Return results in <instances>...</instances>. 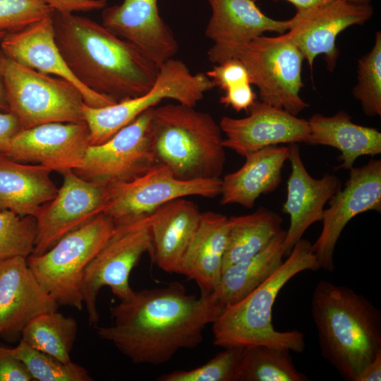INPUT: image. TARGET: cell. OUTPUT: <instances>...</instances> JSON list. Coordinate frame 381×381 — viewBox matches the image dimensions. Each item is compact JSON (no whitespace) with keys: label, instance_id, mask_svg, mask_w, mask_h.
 <instances>
[{"label":"cell","instance_id":"ffe728a7","mask_svg":"<svg viewBox=\"0 0 381 381\" xmlns=\"http://www.w3.org/2000/svg\"><path fill=\"white\" fill-rule=\"evenodd\" d=\"M102 25L138 47L159 68L178 52L177 40L159 15L157 0H123L105 7Z\"/></svg>","mask_w":381,"mask_h":381},{"label":"cell","instance_id":"60d3db41","mask_svg":"<svg viewBox=\"0 0 381 381\" xmlns=\"http://www.w3.org/2000/svg\"><path fill=\"white\" fill-rule=\"evenodd\" d=\"M18 118L11 111H0V157H6L13 137L21 131Z\"/></svg>","mask_w":381,"mask_h":381},{"label":"cell","instance_id":"836d02e7","mask_svg":"<svg viewBox=\"0 0 381 381\" xmlns=\"http://www.w3.org/2000/svg\"><path fill=\"white\" fill-rule=\"evenodd\" d=\"M35 236L34 217L0 210V260L14 257L27 258L32 253Z\"/></svg>","mask_w":381,"mask_h":381},{"label":"cell","instance_id":"f1b7e54d","mask_svg":"<svg viewBox=\"0 0 381 381\" xmlns=\"http://www.w3.org/2000/svg\"><path fill=\"white\" fill-rule=\"evenodd\" d=\"M282 222L279 214L263 207L251 214L229 217L222 272L265 248L283 230Z\"/></svg>","mask_w":381,"mask_h":381},{"label":"cell","instance_id":"7402d4cb","mask_svg":"<svg viewBox=\"0 0 381 381\" xmlns=\"http://www.w3.org/2000/svg\"><path fill=\"white\" fill-rule=\"evenodd\" d=\"M214 87L205 73H193L182 61L172 58L159 68L157 78L149 90L112 105L110 116L115 124L123 127L164 99L195 107L205 92Z\"/></svg>","mask_w":381,"mask_h":381},{"label":"cell","instance_id":"bcb514c9","mask_svg":"<svg viewBox=\"0 0 381 381\" xmlns=\"http://www.w3.org/2000/svg\"><path fill=\"white\" fill-rule=\"evenodd\" d=\"M6 32L5 31H0V42L2 40V39L5 37V35H6Z\"/></svg>","mask_w":381,"mask_h":381},{"label":"cell","instance_id":"ba28073f","mask_svg":"<svg viewBox=\"0 0 381 381\" xmlns=\"http://www.w3.org/2000/svg\"><path fill=\"white\" fill-rule=\"evenodd\" d=\"M230 59L239 60L246 67L260 101L294 116L309 107L300 96L304 58L286 33L259 36L228 52L223 61Z\"/></svg>","mask_w":381,"mask_h":381},{"label":"cell","instance_id":"8d00e7d4","mask_svg":"<svg viewBox=\"0 0 381 381\" xmlns=\"http://www.w3.org/2000/svg\"><path fill=\"white\" fill-rule=\"evenodd\" d=\"M205 74L215 87H219L224 91L238 85L250 84L246 67L236 59H230L215 64Z\"/></svg>","mask_w":381,"mask_h":381},{"label":"cell","instance_id":"ab89813d","mask_svg":"<svg viewBox=\"0 0 381 381\" xmlns=\"http://www.w3.org/2000/svg\"><path fill=\"white\" fill-rule=\"evenodd\" d=\"M54 11L61 13L89 11L104 8L107 0H40Z\"/></svg>","mask_w":381,"mask_h":381},{"label":"cell","instance_id":"cb8c5ba5","mask_svg":"<svg viewBox=\"0 0 381 381\" xmlns=\"http://www.w3.org/2000/svg\"><path fill=\"white\" fill-rule=\"evenodd\" d=\"M289 156V146H270L248 155L243 165L222 179L220 204L252 208L256 200L275 190Z\"/></svg>","mask_w":381,"mask_h":381},{"label":"cell","instance_id":"484cf974","mask_svg":"<svg viewBox=\"0 0 381 381\" xmlns=\"http://www.w3.org/2000/svg\"><path fill=\"white\" fill-rule=\"evenodd\" d=\"M51 172L40 164L0 157V210L35 217L58 191Z\"/></svg>","mask_w":381,"mask_h":381},{"label":"cell","instance_id":"4dcf8cb0","mask_svg":"<svg viewBox=\"0 0 381 381\" xmlns=\"http://www.w3.org/2000/svg\"><path fill=\"white\" fill-rule=\"evenodd\" d=\"M290 351L264 345L244 347L235 381H308Z\"/></svg>","mask_w":381,"mask_h":381},{"label":"cell","instance_id":"ac0fdd59","mask_svg":"<svg viewBox=\"0 0 381 381\" xmlns=\"http://www.w3.org/2000/svg\"><path fill=\"white\" fill-rule=\"evenodd\" d=\"M0 49L6 56L23 66L74 83L89 107L101 108L116 103L110 97L85 89L73 75L56 43L52 15L7 32L0 42Z\"/></svg>","mask_w":381,"mask_h":381},{"label":"cell","instance_id":"f546056e","mask_svg":"<svg viewBox=\"0 0 381 381\" xmlns=\"http://www.w3.org/2000/svg\"><path fill=\"white\" fill-rule=\"evenodd\" d=\"M78 323L56 310L42 313L29 321L21 331V341L63 363H69L76 339Z\"/></svg>","mask_w":381,"mask_h":381},{"label":"cell","instance_id":"7c38bea8","mask_svg":"<svg viewBox=\"0 0 381 381\" xmlns=\"http://www.w3.org/2000/svg\"><path fill=\"white\" fill-rule=\"evenodd\" d=\"M328 204L321 221V232L311 243V250L320 268L332 272L335 246L349 222L365 212H381V161L372 159L362 167L349 169L344 187L334 194Z\"/></svg>","mask_w":381,"mask_h":381},{"label":"cell","instance_id":"d590c367","mask_svg":"<svg viewBox=\"0 0 381 381\" xmlns=\"http://www.w3.org/2000/svg\"><path fill=\"white\" fill-rule=\"evenodd\" d=\"M54 11L40 0H0V31L23 29L52 16Z\"/></svg>","mask_w":381,"mask_h":381},{"label":"cell","instance_id":"74e56055","mask_svg":"<svg viewBox=\"0 0 381 381\" xmlns=\"http://www.w3.org/2000/svg\"><path fill=\"white\" fill-rule=\"evenodd\" d=\"M24 363L9 349L0 346V381H32Z\"/></svg>","mask_w":381,"mask_h":381},{"label":"cell","instance_id":"e575fe53","mask_svg":"<svg viewBox=\"0 0 381 381\" xmlns=\"http://www.w3.org/2000/svg\"><path fill=\"white\" fill-rule=\"evenodd\" d=\"M244 347H229L205 364L189 370H174L158 381H235Z\"/></svg>","mask_w":381,"mask_h":381},{"label":"cell","instance_id":"1f68e13d","mask_svg":"<svg viewBox=\"0 0 381 381\" xmlns=\"http://www.w3.org/2000/svg\"><path fill=\"white\" fill-rule=\"evenodd\" d=\"M20 360L37 381H92L93 379L83 366L72 361L63 363L20 341L9 349Z\"/></svg>","mask_w":381,"mask_h":381},{"label":"cell","instance_id":"52a82bcc","mask_svg":"<svg viewBox=\"0 0 381 381\" xmlns=\"http://www.w3.org/2000/svg\"><path fill=\"white\" fill-rule=\"evenodd\" d=\"M114 227V222L101 213L62 237L45 253L27 258L37 281L59 305L83 308L80 288L85 270Z\"/></svg>","mask_w":381,"mask_h":381},{"label":"cell","instance_id":"2e32d148","mask_svg":"<svg viewBox=\"0 0 381 381\" xmlns=\"http://www.w3.org/2000/svg\"><path fill=\"white\" fill-rule=\"evenodd\" d=\"M225 148L246 157L259 150L281 144L306 143L309 126L307 120L256 100L243 118L224 116L219 123Z\"/></svg>","mask_w":381,"mask_h":381},{"label":"cell","instance_id":"6da1fadb","mask_svg":"<svg viewBox=\"0 0 381 381\" xmlns=\"http://www.w3.org/2000/svg\"><path fill=\"white\" fill-rule=\"evenodd\" d=\"M224 308L214 293L188 294L179 282L133 291L111 309L114 323L98 336L136 364L160 365L181 349H194Z\"/></svg>","mask_w":381,"mask_h":381},{"label":"cell","instance_id":"30bf717a","mask_svg":"<svg viewBox=\"0 0 381 381\" xmlns=\"http://www.w3.org/2000/svg\"><path fill=\"white\" fill-rule=\"evenodd\" d=\"M150 108L104 143L90 145L73 171L104 186L136 179L160 165L152 141Z\"/></svg>","mask_w":381,"mask_h":381},{"label":"cell","instance_id":"5bb4252c","mask_svg":"<svg viewBox=\"0 0 381 381\" xmlns=\"http://www.w3.org/2000/svg\"><path fill=\"white\" fill-rule=\"evenodd\" d=\"M373 15L370 4L332 0L310 10L297 11L286 35L311 68L315 58L324 54L327 69L333 71L339 56L337 37L349 27L365 24Z\"/></svg>","mask_w":381,"mask_h":381},{"label":"cell","instance_id":"4316f807","mask_svg":"<svg viewBox=\"0 0 381 381\" xmlns=\"http://www.w3.org/2000/svg\"><path fill=\"white\" fill-rule=\"evenodd\" d=\"M308 122L309 133L306 143L339 150V168L349 170L358 157L381 153V133L377 128L353 123L344 111L330 116L315 114Z\"/></svg>","mask_w":381,"mask_h":381},{"label":"cell","instance_id":"ee69618b","mask_svg":"<svg viewBox=\"0 0 381 381\" xmlns=\"http://www.w3.org/2000/svg\"><path fill=\"white\" fill-rule=\"evenodd\" d=\"M3 53L0 49V109L4 111H9L8 105L6 100V91L1 73V58Z\"/></svg>","mask_w":381,"mask_h":381},{"label":"cell","instance_id":"d4e9b609","mask_svg":"<svg viewBox=\"0 0 381 381\" xmlns=\"http://www.w3.org/2000/svg\"><path fill=\"white\" fill-rule=\"evenodd\" d=\"M228 217L202 212L199 226L181 260L178 274L195 281L200 293H213L219 282L228 234Z\"/></svg>","mask_w":381,"mask_h":381},{"label":"cell","instance_id":"f6af8a7d","mask_svg":"<svg viewBox=\"0 0 381 381\" xmlns=\"http://www.w3.org/2000/svg\"><path fill=\"white\" fill-rule=\"evenodd\" d=\"M344 1L352 2L355 4H370V0H344Z\"/></svg>","mask_w":381,"mask_h":381},{"label":"cell","instance_id":"5b68a950","mask_svg":"<svg viewBox=\"0 0 381 381\" xmlns=\"http://www.w3.org/2000/svg\"><path fill=\"white\" fill-rule=\"evenodd\" d=\"M150 128L157 159L174 177L220 178L226 163L224 138L210 114L180 103L155 107Z\"/></svg>","mask_w":381,"mask_h":381},{"label":"cell","instance_id":"e0dca14e","mask_svg":"<svg viewBox=\"0 0 381 381\" xmlns=\"http://www.w3.org/2000/svg\"><path fill=\"white\" fill-rule=\"evenodd\" d=\"M211 16L205 33L214 44L207 52L209 60L217 64L226 54L262 35L265 32L284 34L291 19L279 20L263 13L253 0H207Z\"/></svg>","mask_w":381,"mask_h":381},{"label":"cell","instance_id":"d6986e66","mask_svg":"<svg viewBox=\"0 0 381 381\" xmlns=\"http://www.w3.org/2000/svg\"><path fill=\"white\" fill-rule=\"evenodd\" d=\"M289 147L291 171L282 209L290 218L283 243L284 256L290 254L312 224L322 221L325 205L341 187L340 179L333 174H327L320 179L312 177L302 161L298 145L290 144Z\"/></svg>","mask_w":381,"mask_h":381},{"label":"cell","instance_id":"603a6c76","mask_svg":"<svg viewBox=\"0 0 381 381\" xmlns=\"http://www.w3.org/2000/svg\"><path fill=\"white\" fill-rule=\"evenodd\" d=\"M201 215L197 205L183 198L171 200L151 214L152 260L160 269L178 273L199 226Z\"/></svg>","mask_w":381,"mask_h":381},{"label":"cell","instance_id":"f35d334b","mask_svg":"<svg viewBox=\"0 0 381 381\" xmlns=\"http://www.w3.org/2000/svg\"><path fill=\"white\" fill-rule=\"evenodd\" d=\"M250 83L236 85L226 90L225 95L219 99L221 104L230 107L236 111H248L257 100V95L253 92Z\"/></svg>","mask_w":381,"mask_h":381},{"label":"cell","instance_id":"d6a6232c","mask_svg":"<svg viewBox=\"0 0 381 381\" xmlns=\"http://www.w3.org/2000/svg\"><path fill=\"white\" fill-rule=\"evenodd\" d=\"M358 83L353 88V95L360 102L362 109L368 116H381V32L375 34L371 50L358 63Z\"/></svg>","mask_w":381,"mask_h":381},{"label":"cell","instance_id":"7a4b0ae2","mask_svg":"<svg viewBox=\"0 0 381 381\" xmlns=\"http://www.w3.org/2000/svg\"><path fill=\"white\" fill-rule=\"evenodd\" d=\"M52 19L59 50L85 89L118 102L154 84L159 67L133 43L73 13L54 11Z\"/></svg>","mask_w":381,"mask_h":381},{"label":"cell","instance_id":"7bdbcfd3","mask_svg":"<svg viewBox=\"0 0 381 381\" xmlns=\"http://www.w3.org/2000/svg\"><path fill=\"white\" fill-rule=\"evenodd\" d=\"M297 9V11H305L320 6L332 0H286Z\"/></svg>","mask_w":381,"mask_h":381},{"label":"cell","instance_id":"7dc6e473","mask_svg":"<svg viewBox=\"0 0 381 381\" xmlns=\"http://www.w3.org/2000/svg\"><path fill=\"white\" fill-rule=\"evenodd\" d=\"M253 1H255V0H253Z\"/></svg>","mask_w":381,"mask_h":381},{"label":"cell","instance_id":"277c9868","mask_svg":"<svg viewBox=\"0 0 381 381\" xmlns=\"http://www.w3.org/2000/svg\"><path fill=\"white\" fill-rule=\"evenodd\" d=\"M320 269L311 243L301 238L280 267L262 284L223 310L212 324L214 344L222 348L264 345L301 353L304 334L280 332L272 325V308L284 286L297 274Z\"/></svg>","mask_w":381,"mask_h":381},{"label":"cell","instance_id":"83f0119b","mask_svg":"<svg viewBox=\"0 0 381 381\" xmlns=\"http://www.w3.org/2000/svg\"><path fill=\"white\" fill-rule=\"evenodd\" d=\"M285 236L286 231L283 229L259 253L222 272L213 293L224 308L242 300L280 267L284 261Z\"/></svg>","mask_w":381,"mask_h":381},{"label":"cell","instance_id":"9c48e42d","mask_svg":"<svg viewBox=\"0 0 381 381\" xmlns=\"http://www.w3.org/2000/svg\"><path fill=\"white\" fill-rule=\"evenodd\" d=\"M151 214L115 224L110 237L87 266L80 291L89 323L99 321L97 298L99 291L108 286L122 301L134 291L129 277L142 255L147 253L152 258L150 234Z\"/></svg>","mask_w":381,"mask_h":381},{"label":"cell","instance_id":"8fae6325","mask_svg":"<svg viewBox=\"0 0 381 381\" xmlns=\"http://www.w3.org/2000/svg\"><path fill=\"white\" fill-rule=\"evenodd\" d=\"M220 178L181 180L164 166L159 165L135 180L107 186V200L103 212L115 224L153 213L162 205L178 198L220 195Z\"/></svg>","mask_w":381,"mask_h":381},{"label":"cell","instance_id":"44dd1931","mask_svg":"<svg viewBox=\"0 0 381 381\" xmlns=\"http://www.w3.org/2000/svg\"><path fill=\"white\" fill-rule=\"evenodd\" d=\"M59 304L42 286L27 258L0 260V334L21 332L32 318Z\"/></svg>","mask_w":381,"mask_h":381},{"label":"cell","instance_id":"3957f363","mask_svg":"<svg viewBox=\"0 0 381 381\" xmlns=\"http://www.w3.org/2000/svg\"><path fill=\"white\" fill-rule=\"evenodd\" d=\"M311 315L322 356L346 380L355 381L381 351V312L352 289L320 280Z\"/></svg>","mask_w":381,"mask_h":381},{"label":"cell","instance_id":"9a60e30c","mask_svg":"<svg viewBox=\"0 0 381 381\" xmlns=\"http://www.w3.org/2000/svg\"><path fill=\"white\" fill-rule=\"evenodd\" d=\"M90 145L85 121L47 123L20 131L12 139L6 157L62 174L81 165Z\"/></svg>","mask_w":381,"mask_h":381},{"label":"cell","instance_id":"8992f818","mask_svg":"<svg viewBox=\"0 0 381 381\" xmlns=\"http://www.w3.org/2000/svg\"><path fill=\"white\" fill-rule=\"evenodd\" d=\"M1 73L9 111L22 130L47 123L85 121L84 97L74 83L23 66L4 54Z\"/></svg>","mask_w":381,"mask_h":381},{"label":"cell","instance_id":"4fadbf2b","mask_svg":"<svg viewBox=\"0 0 381 381\" xmlns=\"http://www.w3.org/2000/svg\"><path fill=\"white\" fill-rule=\"evenodd\" d=\"M62 186L35 217L36 236L32 255L50 249L62 237L103 213L106 186L86 181L73 170L61 174Z\"/></svg>","mask_w":381,"mask_h":381},{"label":"cell","instance_id":"b9f144b4","mask_svg":"<svg viewBox=\"0 0 381 381\" xmlns=\"http://www.w3.org/2000/svg\"><path fill=\"white\" fill-rule=\"evenodd\" d=\"M381 380V351L359 373L355 381Z\"/></svg>","mask_w":381,"mask_h":381}]
</instances>
